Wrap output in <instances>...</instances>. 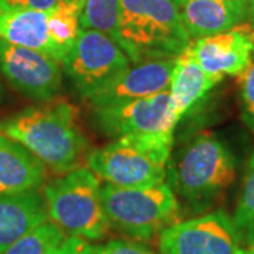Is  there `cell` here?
Here are the masks:
<instances>
[{"mask_svg":"<svg viewBox=\"0 0 254 254\" xmlns=\"http://www.w3.org/2000/svg\"><path fill=\"white\" fill-rule=\"evenodd\" d=\"M253 50V28L243 26L196 38L187 48L205 72L216 76L242 75L252 61Z\"/></svg>","mask_w":254,"mask_h":254,"instance_id":"cell-11","label":"cell"},{"mask_svg":"<svg viewBox=\"0 0 254 254\" xmlns=\"http://www.w3.org/2000/svg\"><path fill=\"white\" fill-rule=\"evenodd\" d=\"M239 85L243 120L254 131V50L249 66L246 68L245 72L239 75Z\"/></svg>","mask_w":254,"mask_h":254,"instance_id":"cell-22","label":"cell"},{"mask_svg":"<svg viewBox=\"0 0 254 254\" xmlns=\"http://www.w3.org/2000/svg\"><path fill=\"white\" fill-rule=\"evenodd\" d=\"M60 0H3L4 10H40L50 11Z\"/></svg>","mask_w":254,"mask_h":254,"instance_id":"cell-25","label":"cell"},{"mask_svg":"<svg viewBox=\"0 0 254 254\" xmlns=\"http://www.w3.org/2000/svg\"><path fill=\"white\" fill-rule=\"evenodd\" d=\"M239 254H254V247H246V249H240Z\"/></svg>","mask_w":254,"mask_h":254,"instance_id":"cell-27","label":"cell"},{"mask_svg":"<svg viewBox=\"0 0 254 254\" xmlns=\"http://www.w3.org/2000/svg\"><path fill=\"white\" fill-rule=\"evenodd\" d=\"M119 17L120 0H85L79 16V26L85 30L103 33L119 44Z\"/></svg>","mask_w":254,"mask_h":254,"instance_id":"cell-19","label":"cell"},{"mask_svg":"<svg viewBox=\"0 0 254 254\" xmlns=\"http://www.w3.org/2000/svg\"><path fill=\"white\" fill-rule=\"evenodd\" d=\"M4 11V4H3V0H0V13Z\"/></svg>","mask_w":254,"mask_h":254,"instance_id":"cell-29","label":"cell"},{"mask_svg":"<svg viewBox=\"0 0 254 254\" xmlns=\"http://www.w3.org/2000/svg\"><path fill=\"white\" fill-rule=\"evenodd\" d=\"M60 64L43 53L0 40V71L31 99L48 102L58 93L63 81Z\"/></svg>","mask_w":254,"mask_h":254,"instance_id":"cell-10","label":"cell"},{"mask_svg":"<svg viewBox=\"0 0 254 254\" xmlns=\"http://www.w3.org/2000/svg\"><path fill=\"white\" fill-rule=\"evenodd\" d=\"M47 218L44 199L37 190L0 195V254Z\"/></svg>","mask_w":254,"mask_h":254,"instance_id":"cell-17","label":"cell"},{"mask_svg":"<svg viewBox=\"0 0 254 254\" xmlns=\"http://www.w3.org/2000/svg\"><path fill=\"white\" fill-rule=\"evenodd\" d=\"M171 1H174V3H175L177 6H180V4L182 3V0H171Z\"/></svg>","mask_w":254,"mask_h":254,"instance_id":"cell-30","label":"cell"},{"mask_svg":"<svg viewBox=\"0 0 254 254\" xmlns=\"http://www.w3.org/2000/svg\"><path fill=\"white\" fill-rule=\"evenodd\" d=\"M178 10L190 38L196 40L242 26L250 0H182Z\"/></svg>","mask_w":254,"mask_h":254,"instance_id":"cell-13","label":"cell"},{"mask_svg":"<svg viewBox=\"0 0 254 254\" xmlns=\"http://www.w3.org/2000/svg\"><path fill=\"white\" fill-rule=\"evenodd\" d=\"M47 168L26 147L0 134V195L36 190L46 181Z\"/></svg>","mask_w":254,"mask_h":254,"instance_id":"cell-15","label":"cell"},{"mask_svg":"<svg viewBox=\"0 0 254 254\" xmlns=\"http://www.w3.org/2000/svg\"><path fill=\"white\" fill-rule=\"evenodd\" d=\"M93 119L100 130L110 137L128 134L174 133L170 91L141 99L127 100L93 109Z\"/></svg>","mask_w":254,"mask_h":254,"instance_id":"cell-9","label":"cell"},{"mask_svg":"<svg viewBox=\"0 0 254 254\" xmlns=\"http://www.w3.org/2000/svg\"><path fill=\"white\" fill-rule=\"evenodd\" d=\"M64 1H68V3H72V4H76V6H79V7H83V3H85V0H64Z\"/></svg>","mask_w":254,"mask_h":254,"instance_id":"cell-28","label":"cell"},{"mask_svg":"<svg viewBox=\"0 0 254 254\" xmlns=\"http://www.w3.org/2000/svg\"><path fill=\"white\" fill-rule=\"evenodd\" d=\"M64 73L82 99H89L131 65L128 55L109 36L81 28L64 58Z\"/></svg>","mask_w":254,"mask_h":254,"instance_id":"cell-7","label":"cell"},{"mask_svg":"<svg viewBox=\"0 0 254 254\" xmlns=\"http://www.w3.org/2000/svg\"><path fill=\"white\" fill-rule=\"evenodd\" d=\"M161 254H239L240 239L223 210L177 222L160 233Z\"/></svg>","mask_w":254,"mask_h":254,"instance_id":"cell-8","label":"cell"},{"mask_svg":"<svg viewBox=\"0 0 254 254\" xmlns=\"http://www.w3.org/2000/svg\"><path fill=\"white\" fill-rule=\"evenodd\" d=\"M100 180L89 168L76 167L47 184L43 190L47 216L65 235L96 242L110 223L100 196Z\"/></svg>","mask_w":254,"mask_h":254,"instance_id":"cell-5","label":"cell"},{"mask_svg":"<svg viewBox=\"0 0 254 254\" xmlns=\"http://www.w3.org/2000/svg\"><path fill=\"white\" fill-rule=\"evenodd\" d=\"M0 40L30 48L63 63L64 57L54 46L47 27V11L4 10L0 13Z\"/></svg>","mask_w":254,"mask_h":254,"instance_id":"cell-16","label":"cell"},{"mask_svg":"<svg viewBox=\"0 0 254 254\" xmlns=\"http://www.w3.org/2000/svg\"><path fill=\"white\" fill-rule=\"evenodd\" d=\"M222 79L223 76L205 72L188 51L175 57L168 88L174 125L177 126L185 115L196 109Z\"/></svg>","mask_w":254,"mask_h":254,"instance_id":"cell-14","label":"cell"},{"mask_svg":"<svg viewBox=\"0 0 254 254\" xmlns=\"http://www.w3.org/2000/svg\"><path fill=\"white\" fill-rule=\"evenodd\" d=\"M65 237L60 227L46 220L20 237L3 254H51Z\"/></svg>","mask_w":254,"mask_h":254,"instance_id":"cell-21","label":"cell"},{"mask_svg":"<svg viewBox=\"0 0 254 254\" xmlns=\"http://www.w3.org/2000/svg\"><path fill=\"white\" fill-rule=\"evenodd\" d=\"M100 196L110 226L137 240L153 239L180 218V202L167 181L140 188L105 185Z\"/></svg>","mask_w":254,"mask_h":254,"instance_id":"cell-6","label":"cell"},{"mask_svg":"<svg viewBox=\"0 0 254 254\" xmlns=\"http://www.w3.org/2000/svg\"><path fill=\"white\" fill-rule=\"evenodd\" d=\"M95 252L96 254H154L145 246L123 239H115L105 245L98 246L95 247Z\"/></svg>","mask_w":254,"mask_h":254,"instance_id":"cell-23","label":"cell"},{"mask_svg":"<svg viewBox=\"0 0 254 254\" xmlns=\"http://www.w3.org/2000/svg\"><path fill=\"white\" fill-rule=\"evenodd\" d=\"M174 65L175 57L131 64L115 81L88 99L92 109L141 99L167 91L170 88Z\"/></svg>","mask_w":254,"mask_h":254,"instance_id":"cell-12","label":"cell"},{"mask_svg":"<svg viewBox=\"0 0 254 254\" xmlns=\"http://www.w3.org/2000/svg\"><path fill=\"white\" fill-rule=\"evenodd\" d=\"M82 9L76 4L60 0L54 9L47 11V27L54 46L65 58L81 31Z\"/></svg>","mask_w":254,"mask_h":254,"instance_id":"cell-18","label":"cell"},{"mask_svg":"<svg viewBox=\"0 0 254 254\" xmlns=\"http://www.w3.org/2000/svg\"><path fill=\"white\" fill-rule=\"evenodd\" d=\"M0 134L26 147L57 174L78 167L88 141L76 122V112L66 100L28 108L0 123Z\"/></svg>","mask_w":254,"mask_h":254,"instance_id":"cell-1","label":"cell"},{"mask_svg":"<svg viewBox=\"0 0 254 254\" xmlns=\"http://www.w3.org/2000/svg\"><path fill=\"white\" fill-rule=\"evenodd\" d=\"M249 17H250V27L253 28L254 31V0H250V13H249Z\"/></svg>","mask_w":254,"mask_h":254,"instance_id":"cell-26","label":"cell"},{"mask_svg":"<svg viewBox=\"0 0 254 254\" xmlns=\"http://www.w3.org/2000/svg\"><path fill=\"white\" fill-rule=\"evenodd\" d=\"M51 254H96V252L95 247L89 245L86 240L68 236Z\"/></svg>","mask_w":254,"mask_h":254,"instance_id":"cell-24","label":"cell"},{"mask_svg":"<svg viewBox=\"0 0 254 254\" xmlns=\"http://www.w3.org/2000/svg\"><path fill=\"white\" fill-rule=\"evenodd\" d=\"M236 161L212 133L202 131L170 158L165 180L177 198L190 206L206 208L232 185Z\"/></svg>","mask_w":254,"mask_h":254,"instance_id":"cell-2","label":"cell"},{"mask_svg":"<svg viewBox=\"0 0 254 254\" xmlns=\"http://www.w3.org/2000/svg\"><path fill=\"white\" fill-rule=\"evenodd\" d=\"M174 133L128 134L91 151L88 168L106 185L150 187L165 181Z\"/></svg>","mask_w":254,"mask_h":254,"instance_id":"cell-4","label":"cell"},{"mask_svg":"<svg viewBox=\"0 0 254 254\" xmlns=\"http://www.w3.org/2000/svg\"><path fill=\"white\" fill-rule=\"evenodd\" d=\"M232 220L240 243L246 247H254V151L246 170L243 188Z\"/></svg>","mask_w":254,"mask_h":254,"instance_id":"cell-20","label":"cell"},{"mask_svg":"<svg viewBox=\"0 0 254 254\" xmlns=\"http://www.w3.org/2000/svg\"><path fill=\"white\" fill-rule=\"evenodd\" d=\"M119 36L131 64L178 57L190 44L171 0H120Z\"/></svg>","mask_w":254,"mask_h":254,"instance_id":"cell-3","label":"cell"}]
</instances>
